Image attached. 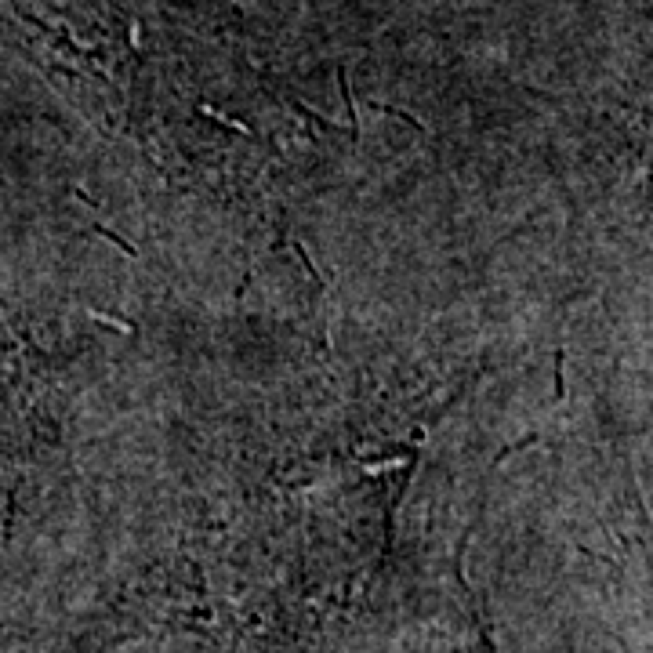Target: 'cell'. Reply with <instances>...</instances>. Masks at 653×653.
<instances>
[{
    "label": "cell",
    "instance_id": "7a4b0ae2",
    "mask_svg": "<svg viewBox=\"0 0 653 653\" xmlns=\"http://www.w3.org/2000/svg\"><path fill=\"white\" fill-rule=\"evenodd\" d=\"M196 113L200 117H207V120H215V124H222V127H229V131H236V135H251V127L247 124H240V120H233V117H225V113H218V109H211V106H196Z\"/></svg>",
    "mask_w": 653,
    "mask_h": 653
},
{
    "label": "cell",
    "instance_id": "8fae6325",
    "mask_svg": "<svg viewBox=\"0 0 653 653\" xmlns=\"http://www.w3.org/2000/svg\"><path fill=\"white\" fill-rule=\"evenodd\" d=\"M233 4H236V0H233Z\"/></svg>",
    "mask_w": 653,
    "mask_h": 653
},
{
    "label": "cell",
    "instance_id": "3957f363",
    "mask_svg": "<svg viewBox=\"0 0 653 653\" xmlns=\"http://www.w3.org/2000/svg\"><path fill=\"white\" fill-rule=\"evenodd\" d=\"M371 109H374V113H389V117H400V120H407L410 127H414V131H425V124L414 117V113H407V109H396V106H389V102H378V98L371 102Z\"/></svg>",
    "mask_w": 653,
    "mask_h": 653
},
{
    "label": "cell",
    "instance_id": "9c48e42d",
    "mask_svg": "<svg viewBox=\"0 0 653 653\" xmlns=\"http://www.w3.org/2000/svg\"><path fill=\"white\" fill-rule=\"evenodd\" d=\"M291 247H294V254H298V258H302V262H305V269H309V276H312V280H316V283H320V273H316V265H312V262H309V251H305V244H298V240H294V244H291Z\"/></svg>",
    "mask_w": 653,
    "mask_h": 653
},
{
    "label": "cell",
    "instance_id": "30bf717a",
    "mask_svg": "<svg viewBox=\"0 0 653 653\" xmlns=\"http://www.w3.org/2000/svg\"><path fill=\"white\" fill-rule=\"evenodd\" d=\"M131 48L142 51V44H138V19H131Z\"/></svg>",
    "mask_w": 653,
    "mask_h": 653
},
{
    "label": "cell",
    "instance_id": "5b68a950",
    "mask_svg": "<svg viewBox=\"0 0 653 653\" xmlns=\"http://www.w3.org/2000/svg\"><path fill=\"white\" fill-rule=\"evenodd\" d=\"M556 403H563V396H566V352L556 349Z\"/></svg>",
    "mask_w": 653,
    "mask_h": 653
},
{
    "label": "cell",
    "instance_id": "ba28073f",
    "mask_svg": "<svg viewBox=\"0 0 653 653\" xmlns=\"http://www.w3.org/2000/svg\"><path fill=\"white\" fill-rule=\"evenodd\" d=\"M537 439H541V436H537V432H530V436H523V439H516V443L512 447H505L501 454H494V461H490V468H498L505 458H508V454H516V450H523V447H530V443H537Z\"/></svg>",
    "mask_w": 653,
    "mask_h": 653
},
{
    "label": "cell",
    "instance_id": "277c9868",
    "mask_svg": "<svg viewBox=\"0 0 653 653\" xmlns=\"http://www.w3.org/2000/svg\"><path fill=\"white\" fill-rule=\"evenodd\" d=\"M95 233H98V236H106L109 244H117V247H120V251L127 254V258H138V247L131 244V240H124L120 233H113V229H106V225H95Z\"/></svg>",
    "mask_w": 653,
    "mask_h": 653
},
{
    "label": "cell",
    "instance_id": "52a82bcc",
    "mask_svg": "<svg viewBox=\"0 0 653 653\" xmlns=\"http://www.w3.org/2000/svg\"><path fill=\"white\" fill-rule=\"evenodd\" d=\"M291 106H294L298 113H302V117H309L312 124H320V127H326V131H345L342 124H334V120H326V117H320V113H312V109H309L305 102H291Z\"/></svg>",
    "mask_w": 653,
    "mask_h": 653
},
{
    "label": "cell",
    "instance_id": "6da1fadb",
    "mask_svg": "<svg viewBox=\"0 0 653 653\" xmlns=\"http://www.w3.org/2000/svg\"><path fill=\"white\" fill-rule=\"evenodd\" d=\"M338 88H342L345 98V109H349V127H352V142H360V120H356V106H352V80H349V69L338 66Z\"/></svg>",
    "mask_w": 653,
    "mask_h": 653
},
{
    "label": "cell",
    "instance_id": "8992f818",
    "mask_svg": "<svg viewBox=\"0 0 653 653\" xmlns=\"http://www.w3.org/2000/svg\"><path fill=\"white\" fill-rule=\"evenodd\" d=\"M88 316L98 320V323H109V326H120L124 334H138V326L135 323H127L124 316H106V312H98V309H88Z\"/></svg>",
    "mask_w": 653,
    "mask_h": 653
}]
</instances>
